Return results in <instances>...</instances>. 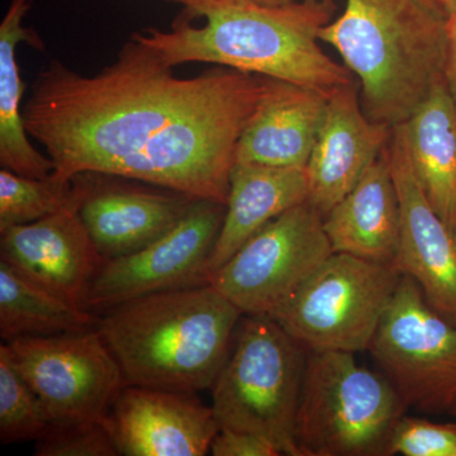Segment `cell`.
Returning <instances> with one entry per match:
<instances>
[{
  "mask_svg": "<svg viewBox=\"0 0 456 456\" xmlns=\"http://www.w3.org/2000/svg\"><path fill=\"white\" fill-rule=\"evenodd\" d=\"M264 77L215 66L180 79L132 37L86 77L53 61L22 110L62 180L101 174L226 204L236 147Z\"/></svg>",
  "mask_w": 456,
  "mask_h": 456,
  "instance_id": "1",
  "label": "cell"
},
{
  "mask_svg": "<svg viewBox=\"0 0 456 456\" xmlns=\"http://www.w3.org/2000/svg\"><path fill=\"white\" fill-rule=\"evenodd\" d=\"M182 5L170 31L132 35L171 66L207 62L273 77L322 93L327 98L354 83L346 66L320 45L332 20V0H302L266 7L244 0H167Z\"/></svg>",
  "mask_w": 456,
  "mask_h": 456,
  "instance_id": "2",
  "label": "cell"
},
{
  "mask_svg": "<svg viewBox=\"0 0 456 456\" xmlns=\"http://www.w3.org/2000/svg\"><path fill=\"white\" fill-rule=\"evenodd\" d=\"M244 314L213 285L149 294L102 312L97 330L123 386L194 393L212 389Z\"/></svg>",
  "mask_w": 456,
  "mask_h": 456,
  "instance_id": "3",
  "label": "cell"
},
{
  "mask_svg": "<svg viewBox=\"0 0 456 456\" xmlns=\"http://www.w3.org/2000/svg\"><path fill=\"white\" fill-rule=\"evenodd\" d=\"M448 20L428 0H346L320 40L358 77L369 118L393 128L444 79Z\"/></svg>",
  "mask_w": 456,
  "mask_h": 456,
  "instance_id": "4",
  "label": "cell"
},
{
  "mask_svg": "<svg viewBox=\"0 0 456 456\" xmlns=\"http://www.w3.org/2000/svg\"><path fill=\"white\" fill-rule=\"evenodd\" d=\"M212 387L221 428L250 432L281 455L302 456L296 428L308 351L272 316H242Z\"/></svg>",
  "mask_w": 456,
  "mask_h": 456,
  "instance_id": "5",
  "label": "cell"
},
{
  "mask_svg": "<svg viewBox=\"0 0 456 456\" xmlns=\"http://www.w3.org/2000/svg\"><path fill=\"white\" fill-rule=\"evenodd\" d=\"M407 404L382 371L346 351H308L297 416L302 456H384Z\"/></svg>",
  "mask_w": 456,
  "mask_h": 456,
  "instance_id": "6",
  "label": "cell"
},
{
  "mask_svg": "<svg viewBox=\"0 0 456 456\" xmlns=\"http://www.w3.org/2000/svg\"><path fill=\"white\" fill-rule=\"evenodd\" d=\"M402 275L392 264L334 253L272 317L307 351H367Z\"/></svg>",
  "mask_w": 456,
  "mask_h": 456,
  "instance_id": "7",
  "label": "cell"
},
{
  "mask_svg": "<svg viewBox=\"0 0 456 456\" xmlns=\"http://www.w3.org/2000/svg\"><path fill=\"white\" fill-rule=\"evenodd\" d=\"M407 407L452 412L456 401V323L437 314L402 275L369 347Z\"/></svg>",
  "mask_w": 456,
  "mask_h": 456,
  "instance_id": "8",
  "label": "cell"
},
{
  "mask_svg": "<svg viewBox=\"0 0 456 456\" xmlns=\"http://www.w3.org/2000/svg\"><path fill=\"white\" fill-rule=\"evenodd\" d=\"M331 254L323 216L305 202L261 228L208 283L244 316H273Z\"/></svg>",
  "mask_w": 456,
  "mask_h": 456,
  "instance_id": "9",
  "label": "cell"
},
{
  "mask_svg": "<svg viewBox=\"0 0 456 456\" xmlns=\"http://www.w3.org/2000/svg\"><path fill=\"white\" fill-rule=\"evenodd\" d=\"M5 344L51 424L110 415L123 377L97 327L73 334L20 338Z\"/></svg>",
  "mask_w": 456,
  "mask_h": 456,
  "instance_id": "10",
  "label": "cell"
},
{
  "mask_svg": "<svg viewBox=\"0 0 456 456\" xmlns=\"http://www.w3.org/2000/svg\"><path fill=\"white\" fill-rule=\"evenodd\" d=\"M226 204L198 200L185 217L151 244L106 260L84 294L83 310L102 312L178 288L208 283L206 266Z\"/></svg>",
  "mask_w": 456,
  "mask_h": 456,
  "instance_id": "11",
  "label": "cell"
},
{
  "mask_svg": "<svg viewBox=\"0 0 456 456\" xmlns=\"http://www.w3.org/2000/svg\"><path fill=\"white\" fill-rule=\"evenodd\" d=\"M387 154L401 207L395 265L419 285L437 314L456 323V239L417 182L403 123L392 128Z\"/></svg>",
  "mask_w": 456,
  "mask_h": 456,
  "instance_id": "12",
  "label": "cell"
},
{
  "mask_svg": "<svg viewBox=\"0 0 456 456\" xmlns=\"http://www.w3.org/2000/svg\"><path fill=\"white\" fill-rule=\"evenodd\" d=\"M110 413L126 456H204L221 428L194 393L123 386Z\"/></svg>",
  "mask_w": 456,
  "mask_h": 456,
  "instance_id": "13",
  "label": "cell"
},
{
  "mask_svg": "<svg viewBox=\"0 0 456 456\" xmlns=\"http://www.w3.org/2000/svg\"><path fill=\"white\" fill-rule=\"evenodd\" d=\"M0 260L80 308L90 281L106 261L77 208L0 231Z\"/></svg>",
  "mask_w": 456,
  "mask_h": 456,
  "instance_id": "14",
  "label": "cell"
},
{
  "mask_svg": "<svg viewBox=\"0 0 456 456\" xmlns=\"http://www.w3.org/2000/svg\"><path fill=\"white\" fill-rule=\"evenodd\" d=\"M79 216L104 260L134 253L175 227L200 198L171 189L98 182L80 174Z\"/></svg>",
  "mask_w": 456,
  "mask_h": 456,
  "instance_id": "15",
  "label": "cell"
},
{
  "mask_svg": "<svg viewBox=\"0 0 456 456\" xmlns=\"http://www.w3.org/2000/svg\"><path fill=\"white\" fill-rule=\"evenodd\" d=\"M391 134L392 127L365 114L355 82L335 90L327 99L325 119L305 167L308 202L326 216L382 155Z\"/></svg>",
  "mask_w": 456,
  "mask_h": 456,
  "instance_id": "16",
  "label": "cell"
},
{
  "mask_svg": "<svg viewBox=\"0 0 456 456\" xmlns=\"http://www.w3.org/2000/svg\"><path fill=\"white\" fill-rule=\"evenodd\" d=\"M327 99L316 90L264 77L263 93L237 143L235 164L307 167Z\"/></svg>",
  "mask_w": 456,
  "mask_h": 456,
  "instance_id": "17",
  "label": "cell"
},
{
  "mask_svg": "<svg viewBox=\"0 0 456 456\" xmlns=\"http://www.w3.org/2000/svg\"><path fill=\"white\" fill-rule=\"evenodd\" d=\"M323 227L334 253L395 265L401 207L387 146L358 184L323 216Z\"/></svg>",
  "mask_w": 456,
  "mask_h": 456,
  "instance_id": "18",
  "label": "cell"
},
{
  "mask_svg": "<svg viewBox=\"0 0 456 456\" xmlns=\"http://www.w3.org/2000/svg\"><path fill=\"white\" fill-rule=\"evenodd\" d=\"M305 167L235 164L230 176L226 215L207 261L211 278L270 221L294 206L308 202Z\"/></svg>",
  "mask_w": 456,
  "mask_h": 456,
  "instance_id": "19",
  "label": "cell"
},
{
  "mask_svg": "<svg viewBox=\"0 0 456 456\" xmlns=\"http://www.w3.org/2000/svg\"><path fill=\"white\" fill-rule=\"evenodd\" d=\"M403 125L417 182L456 239V104L445 80Z\"/></svg>",
  "mask_w": 456,
  "mask_h": 456,
  "instance_id": "20",
  "label": "cell"
},
{
  "mask_svg": "<svg viewBox=\"0 0 456 456\" xmlns=\"http://www.w3.org/2000/svg\"><path fill=\"white\" fill-rule=\"evenodd\" d=\"M32 0H12L0 25V165L27 178H46L55 165L32 146L28 140L20 101L25 83L20 79L17 47L27 42L42 50L37 33L23 27Z\"/></svg>",
  "mask_w": 456,
  "mask_h": 456,
  "instance_id": "21",
  "label": "cell"
},
{
  "mask_svg": "<svg viewBox=\"0 0 456 456\" xmlns=\"http://www.w3.org/2000/svg\"><path fill=\"white\" fill-rule=\"evenodd\" d=\"M98 317L29 281L0 260V336L4 342L86 331Z\"/></svg>",
  "mask_w": 456,
  "mask_h": 456,
  "instance_id": "22",
  "label": "cell"
},
{
  "mask_svg": "<svg viewBox=\"0 0 456 456\" xmlns=\"http://www.w3.org/2000/svg\"><path fill=\"white\" fill-rule=\"evenodd\" d=\"M84 197L82 176L62 180L51 173L46 178H27L0 170V231L44 220L69 208L79 209Z\"/></svg>",
  "mask_w": 456,
  "mask_h": 456,
  "instance_id": "23",
  "label": "cell"
},
{
  "mask_svg": "<svg viewBox=\"0 0 456 456\" xmlns=\"http://www.w3.org/2000/svg\"><path fill=\"white\" fill-rule=\"evenodd\" d=\"M51 422L40 399L14 365L7 344L0 346V443L38 441Z\"/></svg>",
  "mask_w": 456,
  "mask_h": 456,
  "instance_id": "24",
  "label": "cell"
},
{
  "mask_svg": "<svg viewBox=\"0 0 456 456\" xmlns=\"http://www.w3.org/2000/svg\"><path fill=\"white\" fill-rule=\"evenodd\" d=\"M36 456L121 455L110 415L69 424H51L35 443Z\"/></svg>",
  "mask_w": 456,
  "mask_h": 456,
  "instance_id": "25",
  "label": "cell"
},
{
  "mask_svg": "<svg viewBox=\"0 0 456 456\" xmlns=\"http://www.w3.org/2000/svg\"><path fill=\"white\" fill-rule=\"evenodd\" d=\"M456 456V424L401 417L389 440L388 455Z\"/></svg>",
  "mask_w": 456,
  "mask_h": 456,
  "instance_id": "26",
  "label": "cell"
},
{
  "mask_svg": "<svg viewBox=\"0 0 456 456\" xmlns=\"http://www.w3.org/2000/svg\"><path fill=\"white\" fill-rule=\"evenodd\" d=\"M209 454L215 456H279L278 449L270 441L250 432L220 428L211 445Z\"/></svg>",
  "mask_w": 456,
  "mask_h": 456,
  "instance_id": "27",
  "label": "cell"
},
{
  "mask_svg": "<svg viewBox=\"0 0 456 456\" xmlns=\"http://www.w3.org/2000/svg\"><path fill=\"white\" fill-rule=\"evenodd\" d=\"M444 80L456 104V14L448 20V46H446Z\"/></svg>",
  "mask_w": 456,
  "mask_h": 456,
  "instance_id": "28",
  "label": "cell"
},
{
  "mask_svg": "<svg viewBox=\"0 0 456 456\" xmlns=\"http://www.w3.org/2000/svg\"><path fill=\"white\" fill-rule=\"evenodd\" d=\"M428 2L448 20L456 14V0H428Z\"/></svg>",
  "mask_w": 456,
  "mask_h": 456,
  "instance_id": "29",
  "label": "cell"
},
{
  "mask_svg": "<svg viewBox=\"0 0 456 456\" xmlns=\"http://www.w3.org/2000/svg\"><path fill=\"white\" fill-rule=\"evenodd\" d=\"M244 2L254 3V4L266 5V7H281V5L290 4L296 0H244Z\"/></svg>",
  "mask_w": 456,
  "mask_h": 456,
  "instance_id": "30",
  "label": "cell"
},
{
  "mask_svg": "<svg viewBox=\"0 0 456 456\" xmlns=\"http://www.w3.org/2000/svg\"><path fill=\"white\" fill-rule=\"evenodd\" d=\"M452 415H455L456 416V401H455V403H454V406H452Z\"/></svg>",
  "mask_w": 456,
  "mask_h": 456,
  "instance_id": "31",
  "label": "cell"
}]
</instances>
